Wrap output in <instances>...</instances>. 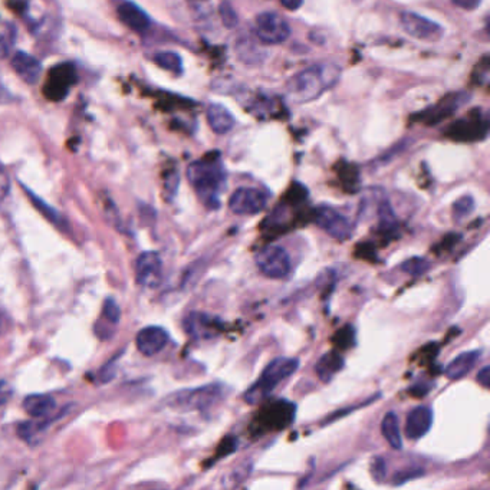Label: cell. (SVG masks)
Returning <instances> with one entry per match:
<instances>
[{
	"mask_svg": "<svg viewBox=\"0 0 490 490\" xmlns=\"http://www.w3.org/2000/svg\"><path fill=\"white\" fill-rule=\"evenodd\" d=\"M370 471H371V476L374 480H377V482L384 480L386 474H387V465L384 462V458L374 457L371 460V465H370Z\"/></svg>",
	"mask_w": 490,
	"mask_h": 490,
	"instance_id": "32",
	"label": "cell"
},
{
	"mask_svg": "<svg viewBox=\"0 0 490 490\" xmlns=\"http://www.w3.org/2000/svg\"><path fill=\"white\" fill-rule=\"evenodd\" d=\"M119 316H121V311H119L118 303H117L113 298L106 299V301L104 302L102 318H104L105 320H108V323L117 325L118 320H119Z\"/></svg>",
	"mask_w": 490,
	"mask_h": 490,
	"instance_id": "31",
	"label": "cell"
},
{
	"mask_svg": "<svg viewBox=\"0 0 490 490\" xmlns=\"http://www.w3.org/2000/svg\"><path fill=\"white\" fill-rule=\"evenodd\" d=\"M256 36L264 45L283 43L290 35L288 22L275 12H262L256 16Z\"/></svg>",
	"mask_w": 490,
	"mask_h": 490,
	"instance_id": "7",
	"label": "cell"
},
{
	"mask_svg": "<svg viewBox=\"0 0 490 490\" xmlns=\"http://www.w3.org/2000/svg\"><path fill=\"white\" fill-rule=\"evenodd\" d=\"M168 332L161 327H145L135 336V345L143 355L152 357L159 354L168 344Z\"/></svg>",
	"mask_w": 490,
	"mask_h": 490,
	"instance_id": "14",
	"label": "cell"
},
{
	"mask_svg": "<svg viewBox=\"0 0 490 490\" xmlns=\"http://www.w3.org/2000/svg\"><path fill=\"white\" fill-rule=\"evenodd\" d=\"M203 2H206V0H203Z\"/></svg>",
	"mask_w": 490,
	"mask_h": 490,
	"instance_id": "42",
	"label": "cell"
},
{
	"mask_svg": "<svg viewBox=\"0 0 490 490\" xmlns=\"http://www.w3.org/2000/svg\"><path fill=\"white\" fill-rule=\"evenodd\" d=\"M240 59L243 60V62H246V64H255L259 60L260 58V54L257 51V48L255 47V43L252 42L250 43V49H249V40H246L244 43H239L237 45V48H236Z\"/></svg>",
	"mask_w": 490,
	"mask_h": 490,
	"instance_id": "30",
	"label": "cell"
},
{
	"mask_svg": "<svg viewBox=\"0 0 490 490\" xmlns=\"http://www.w3.org/2000/svg\"><path fill=\"white\" fill-rule=\"evenodd\" d=\"M14 40H16V29L13 26H6L2 32H0V59L10 55Z\"/></svg>",
	"mask_w": 490,
	"mask_h": 490,
	"instance_id": "27",
	"label": "cell"
},
{
	"mask_svg": "<svg viewBox=\"0 0 490 490\" xmlns=\"http://www.w3.org/2000/svg\"><path fill=\"white\" fill-rule=\"evenodd\" d=\"M178 183H180V178H178L177 172H172V173H168L165 176L164 190L168 194V197H174L176 196L177 189H178Z\"/></svg>",
	"mask_w": 490,
	"mask_h": 490,
	"instance_id": "34",
	"label": "cell"
},
{
	"mask_svg": "<svg viewBox=\"0 0 490 490\" xmlns=\"http://www.w3.org/2000/svg\"><path fill=\"white\" fill-rule=\"evenodd\" d=\"M420 474H423L421 470H408L406 473H398L394 476V485H401L404 483L406 480H410L411 478H417L420 476Z\"/></svg>",
	"mask_w": 490,
	"mask_h": 490,
	"instance_id": "36",
	"label": "cell"
},
{
	"mask_svg": "<svg viewBox=\"0 0 490 490\" xmlns=\"http://www.w3.org/2000/svg\"><path fill=\"white\" fill-rule=\"evenodd\" d=\"M75 81H76V73H75V68L71 64L56 65L49 72L48 81L45 84L43 88L45 97L51 101L64 100L68 95L69 88L73 85Z\"/></svg>",
	"mask_w": 490,
	"mask_h": 490,
	"instance_id": "11",
	"label": "cell"
},
{
	"mask_svg": "<svg viewBox=\"0 0 490 490\" xmlns=\"http://www.w3.org/2000/svg\"><path fill=\"white\" fill-rule=\"evenodd\" d=\"M281 3L285 9L290 10V12H295L303 5V0H281Z\"/></svg>",
	"mask_w": 490,
	"mask_h": 490,
	"instance_id": "39",
	"label": "cell"
},
{
	"mask_svg": "<svg viewBox=\"0 0 490 490\" xmlns=\"http://www.w3.org/2000/svg\"><path fill=\"white\" fill-rule=\"evenodd\" d=\"M0 331H2V319H0Z\"/></svg>",
	"mask_w": 490,
	"mask_h": 490,
	"instance_id": "41",
	"label": "cell"
},
{
	"mask_svg": "<svg viewBox=\"0 0 490 490\" xmlns=\"http://www.w3.org/2000/svg\"><path fill=\"white\" fill-rule=\"evenodd\" d=\"M185 331L194 340L213 338L223 329L222 320L205 312H190L183 323Z\"/></svg>",
	"mask_w": 490,
	"mask_h": 490,
	"instance_id": "13",
	"label": "cell"
},
{
	"mask_svg": "<svg viewBox=\"0 0 490 490\" xmlns=\"http://www.w3.org/2000/svg\"><path fill=\"white\" fill-rule=\"evenodd\" d=\"M257 269L270 279H283L292 270V260L285 248L272 244L256 255Z\"/></svg>",
	"mask_w": 490,
	"mask_h": 490,
	"instance_id": "6",
	"label": "cell"
},
{
	"mask_svg": "<svg viewBox=\"0 0 490 490\" xmlns=\"http://www.w3.org/2000/svg\"><path fill=\"white\" fill-rule=\"evenodd\" d=\"M314 222L319 229L329 235L331 237L345 242L352 236V223L335 209L329 206H319L314 213Z\"/></svg>",
	"mask_w": 490,
	"mask_h": 490,
	"instance_id": "8",
	"label": "cell"
},
{
	"mask_svg": "<svg viewBox=\"0 0 490 490\" xmlns=\"http://www.w3.org/2000/svg\"><path fill=\"white\" fill-rule=\"evenodd\" d=\"M23 189L26 190L29 198H30V200H32V203L35 205V207L43 214L45 218H47L48 220H51V222H52L54 224H56L58 227H64V226H65L62 218H60V214H59L55 209H52L48 203H45L43 200H40V198H39L38 196H35L32 191L27 190L26 187H23Z\"/></svg>",
	"mask_w": 490,
	"mask_h": 490,
	"instance_id": "23",
	"label": "cell"
},
{
	"mask_svg": "<svg viewBox=\"0 0 490 490\" xmlns=\"http://www.w3.org/2000/svg\"><path fill=\"white\" fill-rule=\"evenodd\" d=\"M341 68L331 62L316 64L296 73L286 85V97L294 104L316 100L340 81Z\"/></svg>",
	"mask_w": 490,
	"mask_h": 490,
	"instance_id": "1",
	"label": "cell"
},
{
	"mask_svg": "<svg viewBox=\"0 0 490 490\" xmlns=\"http://www.w3.org/2000/svg\"><path fill=\"white\" fill-rule=\"evenodd\" d=\"M478 381H479V384H482V387H485V388L490 387V369L487 365L483 366V369L479 371Z\"/></svg>",
	"mask_w": 490,
	"mask_h": 490,
	"instance_id": "38",
	"label": "cell"
},
{
	"mask_svg": "<svg viewBox=\"0 0 490 490\" xmlns=\"http://www.w3.org/2000/svg\"><path fill=\"white\" fill-rule=\"evenodd\" d=\"M381 433L387 440L390 446L395 450H400L403 447V439L400 432V420H398L395 412H387L381 421Z\"/></svg>",
	"mask_w": 490,
	"mask_h": 490,
	"instance_id": "22",
	"label": "cell"
},
{
	"mask_svg": "<svg viewBox=\"0 0 490 490\" xmlns=\"http://www.w3.org/2000/svg\"><path fill=\"white\" fill-rule=\"evenodd\" d=\"M154 60L160 68L165 71H170L174 73H181L183 71L181 58L176 52H159L154 56Z\"/></svg>",
	"mask_w": 490,
	"mask_h": 490,
	"instance_id": "24",
	"label": "cell"
},
{
	"mask_svg": "<svg viewBox=\"0 0 490 490\" xmlns=\"http://www.w3.org/2000/svg\"><path fill=\"white\" fill-rule=\"evenodd\" d=\"M480 358H482L480 349L462 352L460 355H457L454 360H452L447 364L446 369H444V375H446L449 380H460L476 366Z\"/></svg>",
	"mask_w": 490,
	"mask_h": 490,
	"instance_id": "18",
	"label": "cell"
},
{
	"mask_svg": "<svg viewBox=\"0 0 490 490\" xmlns=\"http://www.w3.org/2000/svg\"><path fill=\"white\" fill-rule=\"evenodd\" d=\"M295 415H296V407L294 403L286 400H277L268 403L255 420L256 432H260V434H264L268 432L283 430V428H286L294 421Z\"/></svg>",
	"mask_w": 490,
	"mask_h": 490,
	"instance_id": "5",
	"label": "cell"
},
{
	"mask_svg": "<svg viewBox=\"0 0 490 490\" xmlns=\"http://www.w3.org/2000/svg\"><path fill=\"white\" fill-rule=\"evenodd\" d=\"M163 279V260L157 252H144L135 262V281L144 288H157Z\"/></svg>",
	"mask_w": 490,
	"mask_h": 490,
	"instance_id": "12",
	"label": "cell"
},
{
	"mask_svg": "<svg viewBox=\"0 0 490 490\" xmlns=\"http://www.w3.org/2000/svg\"><path fill=\"white\" fill-rule=\"evenodd\" d=\"M452 3L463 10H474L482 3V0H452Z\"/></svg>",
	"mask_w": 490,
	"mask_h": 490,
	"instance_id": "35",
	"label": "cell"
},
{
	"mask_svg": "<svg viewBox=\"0 0 490 490\" xmlns=\"http://www.w3.org/2000/svg\"><path fill=\"white\" fill-rule=\"evenodd\" d=\"M334 340H335L334 342L338 345L341 349L349 348L352 345V341H354V331H352L349 327H347L336 334Z\"/></svg>",
	"mask_w": 490,
	"mask_h": 490,
	"instance_id": "33",
	"label": "cell"
},
{
	"mask_svg": "<svg viewBox=\"0 0 490 490\" xmlns=\"http://www.w3.org/2000/svg\"><path fill=\"white\" fill-rule=\"evenodd\" d=\"M45 428H47V423L42 421H25L22 424H19L18 427V434L19 437H22L23 440H32L35 439L38 434H40L42 432H45Z\"/></svg>",
	"mask_w": 490,
	"mask_h": 490,
	"instance_id": "29",
	"label": "cell"
},
{
	"mask_svg": "<svg viewBox=\"0 0 490 490\" xmlns=\"http://www.w3.org/2000/svg\"><path fill=\"white\" fill-rule=\"evenodd\" d=\"M22 406L29 416L35 419H43L55 410L56 403L54 397L48 394H32L25 398Z\"/></svg>",
	"mask_w": 490,
	"mask_h": 490,
	"instance_id": "20",
	"label": "cell"
},
{
	"mask_svg": "<svg viewBox=\"0 0 490 490\" xmlns=\"http://www.w3.org/2000/svg\"><path fill=\"white\" fill-rule=\"evenodd\" d=\"M187 178L207 209L220 207V196L226 187V172L218 157L191 163L187 168Z\"/></svg>",
	"mask_w": 490,
	"mask_h": 490,
	"instance_id": "2",
	"label": "cell"
},
{
	"mask_svg": "<svg viewBox=\"0 0 490 490\" xmlns=\"http://www.w3.org/2000/svg\"><path fill=\"white\" fill-rule=\"evenodd\" d=\"M352 2H355V3H360V2H361V0H352Z\"/></svg>",
	"mask_w": 490,
	"mask_h": 490,
	"instance_id": "40",
	"label": "cell"
},
{
	"mask_svg": "<svg viewBox=\"0 0 490 490\" xmlns=\"http://www.w3.org/2000/svg\"><path fill=\"white\" fill-rule=\"evenodd\" d=\"M223 398L222 384H209L198 388L183 390L170 397V406L181 411H203L214 404H218Z\"/></svg>",
	"mask_w": 490,
	"mask_h": 490,
	"instance_id": "4",
	"label": "cell"
},
{
	"mask_svg": "<svg viewBox=\"0 0 490 490\" xmlns=\"http://www.w3.org/2000/svg\"><path fill=\"white\" fill-rule=\"evenodd\" d=\"M428 268H430V262L424 257H410L400 265V269L404 273L411 275V277H419V275L425 273Z\"/></svg>",
	"mask_w": 490,
	"mask_h": 490,
	"instance_id": "25",
	"label": "cell"
},
{
	"mask_svg": "<svg viewBox=\"0 0 490 490\" xmlns=\"http://www.w3.org/2000/svg\"><path fill=\"white\" fill-rule=\"evenodd\" d=\"M400 23L410 36L419 40L434 42L439 40L444 34L443 27L437 22L420 16L415 12H403L400 16Z\"/></svg>",
	"mask_w": 490,
	"mask_h": 490,
	"instance_id": "9",
	"label": "cell"
},
{
	"mask_svg": "<svg viewBox=\"0 0 490 490\" xmlns=\"http://www.w3.org/2000/svg\"><path fill=\"white\" fill-rule=\"evenodd\" d=\"M299 369V360L279 357L270 361L262 375L255 384L244 393V401L250 406H256L272 394V391L278 387V384L292 375Z\"/></svg>",
	"mask_w": 490,
	"mask_h": 490,
	"instance_id": "3",
	"label": "cell"
},
{
	"mask_svg": "<svg viewBox=\"0 0 490 490\" xmlns=\"http://www.w3.org/2000/svg\"><path fill=\"white\" fill-rule=\"evenodd\" d=\"M268 205V194L260 189L240 187L231 198H229V209L235 214H257Z\"/></svg>",
	"mask_w": 490,
	"mask_h": 490,
	"instance_id": "10",
	"label": "cell"
},
{
	"mask_svg": "<svg viewBox=\"0 0 490 490\" xmlns=\"http://www.w3.org/2000/svg\"><path fill=\"white\" fill-rule=\"evenodd\" d=\"M344 366V358L340 352L331 351L320 357L316 362L315 371L318 378L323 382H329L336 373H340Z\"/></svg>",
	"mask_w": 490,
	"mask_h": 490,
	"instance_id": "21",
	"label": "cell"
},
{
	"mask_svg": "<svg viewBox=\"0 0 490 490\" xmlns=\"http://www.w3.org/2000/svg\"><path fill=\"white\" fill-rule=\"evenodd\" d=\"M474 210V200L470 196H463L453 205V218L456 222H462Z\"/></svg>",
	"mask_w": 490,
	"mask_h": 490,
	"instance_id": "28",
	"label": "cell"
},
{
	"mask_svg": "<svg viewBox=\"0 0 490 490\" xmlns=\"http://www.w3.org/2000/svg\"><path fill=\"white\" fill-rule=\"evenodd\" d=\"M12 393L13 391L8 382L0 380V406H5L9 401V398L12 397Z\"/></svg>",
	"mask_w": 490,
	"mask_h": 490,
	"instance_id": "37",
	"label": "cell"
},
{
	"mask_svg": "<svg viewBox=\"0 0 490 490\" xmlns=\"http://www.w3.org/2000/svg\"><path fill=\"white\" fill-rule=\"evenodd\" d=\"M219 14L222 23L227 27V29H235L239 25V16L235 10V8L232 6V3L229 2V0H223L219 8Z\"/></svg>",
	"mask_w": 490,
	"mask_h": 490,
	"instance_id": "26",
	"label": "cell"
},
{
	"mask_svg": "<svg viewBox=\"0 0 490 490\" xmlns=\"http://www.w3.org/2000/svg\"><path fill=\"white\" fill-rule=\"evenodd\" d=\"M433 425V411L427 406L416 407L411 410L406 421V436L411 440L424 437Z\"/></svg>",
	"mask_w": 490,
	"mask_h": 490,
	"instance_id": "15",
	"label": "cell"
},
{
	"mask_svg": "<svg viewBox=\"0 0 490 490\" xmlns=\"http://www.w3.org/2000/svg\"><path fill=\"white\" fill-rule=\"evenodd\" d=\"M118 16L121 22L137 34H144L150 29L151 21L148 14L132 2H124L118 6Z\"/></svg>",
	"mask_w": 490,
	"mask_h": 490,
	"instance_id": "16",
	"label": "cell"
},
{
	"mask_svg": "<svg viewBox=\"0 0 490 490\" xmlns=\"http://www.w3.org/2000/svg\"><path fill=\"white\" fill-rule=\"evenodd\" d=\"M12 67H13L14 72H16L21 78L29 85L36 84L40 78V73H42L40 62L35 56L29 55L26 52L19 51L14 54L12 56Z\"/></svg>",
	"mask_w": 490,
	"mask_h": 490,
	"instance_id": "17",
	"label": "cell"
},
{
	"mask_svg": "<svg viewBox=\"0 0 490 490\" xmlns=\"http://www.w3.org/2000/svg\"><path fill=\"white\" fill-rule=\"evenodd\" d=\"M207 122L214 132L222 135L232 131L236 124V119L232 113L224 108L223 105L211 104L207 108Z\"/></svg>",
	"mask_w": 490,
	"mask_h": 490,
	"instance_id": "19",
	"label": "cell"
}]
</instances>
